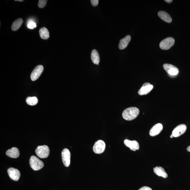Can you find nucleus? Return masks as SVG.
Returning <instances> with one entry per match:
<instances>
[{"mask_svg": "<svg viewBox=\"0 0 190 190\" xmlns=\"http://www.w3.org/2000/svg\"><path fill=\"white\" fill-rule=\"evenodd\" d=\"M139 112V109L136 107H130L124 110L122 113V117L125 120H132L137 117Z\"/></svg>", "mask_w": 190, "mask_h": 190, "instance_id": "1", "label": "nucleus"}, {"mask_svg": "<svg viewBox=\"0 0 190 190\" xmlns=\"http://www.w3.org/2000/svg\"><path fill=\"white\" fill-rule=\"evenodd\" d=\"M30 167L34 170H40L44 166V163L42 161L35 156H32L30 157L29 160Z\"/></svg>", "mask_w": 190, "mask_h": 190, "instance_id": "2", "label": "nucleus"}, {"mask_svg": "<svg viewBox=\"0 0 190 190\" xmlns=\"http://www.w3.org/2000/svg\"><path fill=\"white\" fill-rule=\"evenodd\" d=\"M35 153L39 158H46L49 156L50 150L48 146L46 145L39 146L36 148Z\"/></svg>", "mask_w": 190, "mask_h": 190, "instance_id": "3", "label": "nucleus"}, {"mask_svg": "<svg viewBox=\"0 0 190 190\" xmlns=\"http://www.w3.org/2000/svg\"><path fill=\"white\" fill-rule=\"evenodd\" d=\"M106 144L104 141L99 140L96 141L93 146V151L96 154H101L105 151Z\"/></svg>", "mask_w": 190, "mask_h": 190, "instance_id": "4", "label": "nucleus"}, {"mask_svg": "<svg viewBox=\"0 0 190 190\" xmlns=\"http://www.w3.org/2000/svg\"><path fill=\"white\" fill-rule=\"evenodd\" d=\"M175 43V40L172 37L166 38L162 40L160 44V47L163 50H168L173 46Z\"/></svg>", "mask_w": 190, "mask_h": 190, "instance_id": "5", "label": "nucleus"}, {"mask_svg": "<svg viewBox=\"0 0 190 190\" xmlns=\"http://www.w3.org/2000/svg\"><path fill=\"white\" fill-rule=\"evenodd\" d=\"M62 159L63 163L65 166L68 167L70 165V152L67 148L63 149L61 153Z\"/></svg>", "mask_w": 190, "mask_h": 190, "instance_id": "6", "label": "nucleus"}, {"mask_svg": "<svg viewBox=\"0 0 190 190\" xmlns=\"http://www.w3.org/2000/svg\"><path fill=\"white\" fill-rule=\"evenodd\" d=\"M44 70L42 65H38L34 69L31 74V79L32 81H35L39 78Z\"/></svg>", "mask_w": 190, "mask_h": 190, "instance_id": "7", "label": "nucleus"}, {"mask_svg": "<svg viewBox=\"0 0 190 190\" xmlns=\"http://www.w3.org/2000/svg\"><path fill=\"white\" fill-rule=\"evenodd\" d=\"M186 127L184 124H180L176 127L172 132V134L174 137H177L182 135L186 132Z\"/></svg>", "mask_w": 190, "mask_h": 190, "instance_id": "8", "label": "nucleus"}, {"mask_svg": "<svg viewBox=\"0 0 190 190\" xmlns=\"http://www.w3.org/2000/svg\"><path fill=\"white\" fill-rule=\"evenodd\" d=\"M163 68L167 73L172 76H175L178 74L179 70L177 67L169 64H165L163 65Z\"/></svg>", "mask_w": 190, "mask_h": 190, "instance_id": "9", "label": "nucleus"}, {"mask_svg": "<svg viewBox=\"0 0 190 190\" xmlns=\"http://www.w3.org/2000/svg\"><path fill=\"white\" fill-rule=\"evenodd\" d=\"M153 86L149 83H145L138 91V94L140 96L148 94L153 89Z\"/></svg>", "mask_w": 190, "mask_h": 190, "instance_id": "10", "label": "nucleus"}, {"mask_svg": "<svg viewBox=\"0 0 190 190\" xmlns=\"http://www.w3.org/2000/svg\"><path fill=\"white\" fill-rule=\"evenodd\" d=\"M8 172L10 178L13 180L17 181L20 179V172L18 169L13 167H10L8 169Z\"/></svg>", "mask_w": 190, "mask_h": 190, "instance_id": "11", "label": "nucleus"}, {"mask_svg": "<svg viewBox=\"0 0 190 190\" xmlns=\"http://www.w3.org/2000/svg\"><path fill=\"white\" fill-rule=\"evenodd\" d=\"M124 144L126 146L130 148L131 150L133 151H136V150H139V145L137 141H130L126 139L124 141Z\"/></svg>", "mask_w": 190, "mask_h": 190, "instance_id": "12", "label": "nucleus"}, {"mask_svg": "<svg viewBox=\"0 0 190 190\" xmlns=\"http://www.w3.org/2000/svg\"><path fill=\"white\" fill-rule=\"evenodd\" d=\"M163 127L161 124L158 123L153 126L152 127L149 132L150 135L151 136H155L161 132L163 129Z\"/></svg>", "mask_w": 190, "mask_h": 190, "instance_id": "13", "label": "nucleus"}, {"mask_svg": "<svg viewBox=\"0 0 190 190\" xmlns=\"http://www.w3.org/2000/svg\"><path fill=\"white\" fill-rule=\"evenodd\" d=\"M6 155L12 158H17L20 156V152L18 148L13 147L7 151Z\"/></svg>", "mask_w": 190, "mask_h": 190, "instance_id": "14", "label": "nucleus"}, {"mask_svg": "<svg viewBox=\"0 0 190 190\" xmlns=\"http://www.w3.org/2000/svg\"><path fill=\"white\" fill-rule=\"evenodd\" d=\"M131 39V36L127 35L121 39L119 44V48L121 50L124 49L127 47Z\"/></svg>", "mask_w": 190, "mask_h": 190, "instance_id": "15", "label": "nucleus"}, {"mask_svg": "<svg viewBox=\"0 0 190 190\" xmlns=\"http://www.w3.org/2000/svg\"><path fill=\"white\" fill-rule=\"evenodd\" d=\"M158 15L160 18L167 23H171L172 21V17L167 12L164 11H160L158 12Z\"/></svg>", "mask_w": 190, "mask_h": 190, "instance_id": "16", "label": "nucleus"}, {"mask_svg": "<svg viewBox=\"0 0 190 190\" xmlns=\"http://www.w3.org/2000/svg\"><path fill=\"white\" fill-rule=\"evenodd\" d=\"M154 173L160 177H161L165 178L167 177V174L164 168L162 167H156L153 168Z\"/></svg>", "mask_w": 190, "mask_h": 190, "instance_id": "17", "label": "nucleus"}, {"mask_svg": "<svg viewBox=\"0 0 190 190\" xmlns=\"http://www.w3.org/2000/svg\"><path fill=\"white\" fill-rule=\"evenodd\" d=\"M91 58L94 64L99 65L100 62L99 55L98 52L96 49L93 50L91 51Z\"/></svg>", "mask_w": 190, "mask_h": 190, "instance_id": "18", "label": "nucleus"}, {"mask_svg": "<svg viewBox=\"0 0 190 190\" xmlns=\"http://www.w3.org/2000/svg\"><path fill=\"white\" fill-rule=\"evenodd\" d=\"M39 35L41 39H48L49 37V33L46 27H42L39 30Z\"/></svg>", "mask_w": 190, "mask_h": 190, "instance_id": "19", "label": "nucleus"}, {"mask_svg": "<svg viewBox=\"0 0 190 190\" xmlns=\"http://www.w3.org/2000/svg\"><path fill=\"white\" fill-rule=\"evenodd\" d=\"M23 23V20L21 18L17 19L12 24L11 29L13 31H16L20 28Z\"/></svg>", "mask_w": 190, "mask_h": 190, "instance_id": "20", "label": "nucleus"}, {"mask_svg": "<svg viewBox=\"0 0 190 190\" xmlns=\"http://www.w3.org/2000/svg\"><path fill=\"white\" fill-rule=\"evenodd\" d=\"M26 101L27 104L31 105V106H34V105L37 104L38 102V100L35 96L28 97L26 100Z\"/></svg>", "mask_w": 190, "mask_h": 190, "instance_id": "21", "label": "nucleus"}, {"mask_svg": "<svg viewBox=\"0 0 190 190\" xmlns=\"http://www.w3.org/2000/svg\"><path fill=\"white\" fill-rule=\"evenodd\" d=\"M47 1L46 0H39L38 4V6L39 8H44L46 6Z\"/></svg>", "mask_w": 190, "mask_h": 190, "instance_id": "22", "label": "nucleus"}, {"mask_svg": "<svg viewBox=\"0 0 190 190\" xmlns=\"http://www.w3.org/2000/svg\"><path fill=\"white\" fill-rule=\"evenodd\" d=\"M27 27L29 29H34L36 27V23L33 21L29 22L27 25Z\"/></svg>", "mask_w": 190, "mask_h": 190, "instance_id": "23", "label": "nucleus"}, {"mask_svg": "<svg viewBox=\"0 0 190 190\" xmlns=\"http://www.w3.org/2000/svg\"><path fill=\"white\" fill-rule=\"evenodd\" d=\"M91 5L93 6H98L99 1L98 0H91Z\"/></svg>", "mask_w": 190, "mask_h": 190, "instance_id": "24", "label": "nucleus"}, {"mask_svg": "<svg viewBox=\"0 0 190 190\" xmlns=\"http://www.w3.org/2000/svg\"><path fill=\"white\" fill-rule=\"evenodd\" d=\"M139 190H152L151 188L148 187V186H144L142 187Z\"/></svg>", "mask_w": 190, "mask_h": 190, "instance_id": "25", "label": "nucleus"}, {"mask_svg": "<svg viewBox=\"0 0 190 190\" xmlns=\"http://www.w3.org/2000/svg\"><path fill=\"white\" fill-rule=\"evenodd\" d=\"M166 1V2L169 3H170L171 2H172V0H166V1Z\"/></svg>", "mask_w": 190, "mask_h": 190, "instance_id": "26", "label": "nucleus"}, {"mask_svg": "<svg viewBox=\"0 0 190 190\" xmlns=\"http://www.w3.org/2000/svg\"><path fill=\"white\" fill-rule=\"evenodd\" d=\"M186 150L190 152V146L186 148Z\"/></svg>", "mask_w": 190, "mask_h": 190, "instance_id": "27", "label": "nucleus"}, {"mask_svg": "<svg viewBox=\"0 0 190 190\" xmlns=\"http://www.w3.org/2000/svg\"><path fill=\"white\" fill-rule=\"evenodd\" d=\"M15 1H21V2H22V1H23V0H15Z\"/></svg>", "mask_w": 190, "mask_h": 190, "instance_id": "28", "label": "nucleus"}, {"mask_svg": "<svg viewBox=\"0 0 190 190\" xmlns=\"http://www.w3.org/2000/svg\"><path fill=\"white\" fill-rule=\"evenodd\" d=\"M173 137H173V135H172V134H171V136H170V137L171 138H173Z\"/></svg>", "mask_w": 190, "mask_h": 190, "instance_id": "29", "label": "nucleus"}]
</instances>
